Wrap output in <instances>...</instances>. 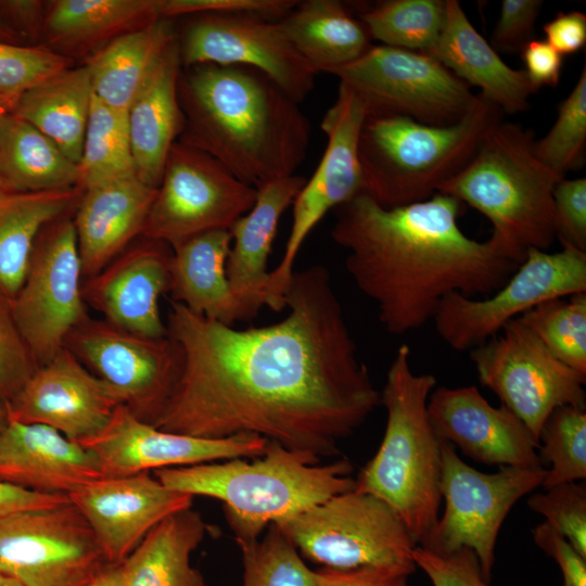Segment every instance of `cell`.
<instances>
[{
  "mask_svg": "<svg viewBox=\"0 0 586 586\" xmlns=\"http://www.w3.org/2000/svg\"><path fill=\"white\" fill-rule=\"evenodd\" d=\"M534 143L532 130L501 119L437 191L484 215L493 227L488 240L517 264L556 240L553 190L561 179L538 160Z\"/></svg>",
  "mask_w": 586,
  "mask_h": 586,
  "instance_id": "5b68a950",
  "label": "cell"
},
{
  "mask_svg": "<svg viewBox=\"0 0 586 586\" xmlns=\"http://www.w3.org/2000/svg\"><path fill=\"white\" fill-rule=\"evenodd\" d=\"M463 209L459 200L438 192L393 208L360 193L335 208L332 239L388 333L420 329L450 293H494L519 266L489 240L464 234L458 225Z\"/></svg>",
  "mask_w": 586,
  "mask_h": 586,
  "instance_id": "7a4b0ae2",
  "label": "cell"
},
{
  "mask_svg": "<svg viewBox=\"0 0 586 586\" xmlns=\"http://www.w3.org/2000/svg\"><path fill=\"white\" fill-rule=\"evenodd\" d=\"M410 356V347L403 344L390 364L380 393L386 411L384 435L375 455L355 479V489L392 507L420 545L440 517L442 441L428 413L436 378L416 373Z\"/></svg>",
  "mask_w": 586,
  "mask_h": 586,
  "instance_id": "8992f818",
  "label": "cell"
},
{
  "mask_svg": "<svg viewBox=\"0 0 586 586\" xmlns=\"http://www.w3.org/2000/svg\"><path fill=\"white\" fill-rule=\"evenodd\" d=\"M230 247L229 230L207 231L171 246L173 302L227 326L254 319L259 311L235 294L227 277Z\"/></svg>",
  "mask_w": 586,
  "mask_h": 586,
  "instance_id": "484cf974",
  "label": "cell"
},
{
  "mask_svg": "<svg viewBox=\"0 0 586 586\" xmlns=\"http://www.w3.org/2000/svg\"><path fill=\"white\" fill-rule=\"evenodd\" d=\"M525 76L534 92L542 87H557L561 77L563 56L546 40L533 39L521 51Z\"/></svg>",
  "mask_w": 586,
  "mask_h": 586,
  "instance_id": "db71d44e",
  "label": "cell"
},
{
  "mask_svg": "<svg viewBox=\"0 0 586 586\" xmlns=\"http://www.w3.org/2000/svg\"><path fill=\"white\" fill-rule=\"evenodd\" d=\"M65 347L150 424L168 402L182 365L181 349L169 335L146 337L90 317L68 334Z\"/></svg>",
  "mask_w": 586,
  "mask_h": 586,
  "instance_id": "e0dca14e",
  "label": "cell"
},
{
  "mask_svg": "<svg viewBox=\"0 0 586 586\" xmlns=\"http://www.w3.org/2000/svg\"><path fill=\"white\" fill-rule=\"evenodd\" d=\"M73 216L40 232L26 278L11 301L21 334L38 367L50 361L68 334L89 318Z\"/></svg>",
  "mask_w": 586,
  "mask_h": 586,
  "instance_id": "9a60e30c",
  "label": "cell"
},
{
  "mask_svg": "<svg viewBox=\"0 0 586 586\" xmlns=\"http://www.w3.org/2000/svg\"><path fill=\"white\" fill-rule=\"evenodd\" d=\"M144 240L84 280L82 296L86 305L109 323L130 333L162 339L168 332L158 301L169 292L171 247Z\"/></svg>",
  "mask_w": 586,
  "mask_h": 586,
  "instance_id": "603a6c76",
  "label": "cell"
},
{
  "mask_svg": "<svg viewBox=\"0 0 586 586\" xmlns=\"http://www.w3.org/2000/svg\"><path fill=\"white\" fill-rule=\"evenodd\" d=\"M445 22L429 54L453 74L496 105L502 114H517L530 107L534 93L524 71L506 64L475 29L457 0H445Z\"/></svg>",
  "mask_w": 586,
  "mask_h": 586,
  "instance_id": "4316f807",
  "label": "cell"
},
{
  "mask_svg": "<svg viewBox=\"0 0 586 586\" xmlns=\"http://www.w3.org/2000/svg\"><path fill=\"white\" fill-rule=\"evenodd\" d=\"M157 20L156 0L49 1L41 47L74 61Z\"/></svg>",
  "mask_w": 586,
  "mask_h": 586,
  "instance_id": "f546056e",
  "label": "cell"
},
{
  "mask_svg": "<svg viewBox=\"0 0 586 586\" xmlns=\"http://www.w3.org/2000/svg\"><path fill=\"white\" fill-rule=\"evenodd\" d=\"M428 413L437 437L487 466H542L538 441L506 406L495 407L474 385L435 387Z\"/></svg>",
  "mask_w": 586,
  "mask_h": 586,
  "instance_id": "7402d4cb",
  "label": "cell"
},
{
  "mask_svg": "<svg viewBox=\"0 0 586 586\" xmlns=\"http://www.w3.org/2000/svg\"><path fill=\"white\" fill-rule=\"evenodd\" d=\"M207 531L192 508L167 517L123 562V586H206L190 558Z\"/></svg>",
  "mask_w": 586,
  "mask_h": 586,
  "instance_id": "836d02e7",
  "label": "cell"
},
{
  "mask_svg": "<svg viewBox=\"0 0 586 586\" xmlns=\"http://www.w3.org/2000/svg\"><path fill=\"white\" fill-rule=\"evenodd\" d=\"M469 352L480 383L495 393L537 441L556 408H586V378L556 358L519 319Z\"/></svg>",
  "mask_w": 586,
  "mask_h": 586,
  "instance_id": "5bb4252c",
  "label": "cell"
},
{
  "mask_svg": "<svg viewBox=\"0 0 586 586\" xmlns=\"http://www.w3.org/2000/svg\"><path fill=\"white\" fill-rule=\"evenodd\" d=\"M256 194L207 153L176 141L141 237L171 247L207 231L229 230L253 207Z\"/></svg>",
  "mask_w": 586,
  "mask_h": 586,
  "instance_id": "7c38bea8",
  "label": "cell"
},
{
  "mask_svg": "<svg viewBox=\"0 0 586 586\" xmlns=\"http://www.w3.org/2000/svg\"><path fill=\"white\" fill-rule=\"evenodd\" d=\"M413 561L433 586H488L475 553L461 548L449 553H435L420 546L413 550Z\"/></svg>",
  "mask_w": 586,
  "mask_h": 586,
  "instance_id": "7dc6e473",
  "label": "cell"
},
{
  "mask_svg": "<svg viewBox=\"0 0 586 586\" xmlns=\"http://www.w3.org/2000/svg\"><path fill=\"white\" fill-rule=\"evenodd\" d=\"M156 191L137 176L84 190L73 215L84 280L142 235Z\"/></svg>",
  "mask_w": 586,
  "mask_h": 586,
  "instance_id": "d4e9b609",
  "label": "cell"
},
{
  "mask_svg": "<svg viewBox=\"0 0 586 586\" xmlns=\"http://www.w3.org/2000/svg\"><path fill=\"white\" fill-rule=\"evenodd\" d=\"M586 144V67L569 95L559 104L550 130L535 140L538 160L560 179L584 163Z\"/></svg>",
  "mask_w": 586,
  "mask_h": 586,
  "instance_id": "b9f144b4",
  "label": "cell"
},
{
  "mask_svg": "<svg viewBox=\"0 0 586 586\" xmlns=\"http://www.w3.org/2000/svg\"><path fill=\"white\" fill-rule=\"evenodd\" d=\"M556 239L586 252V178L561 179L553 190Z\"/></svg>",
  "mask_w": 586,
  "mask_h": 586,
  "instance_id": "bcb514c9",
  "label": "cell"
},
{
  "mask_svg": "<svg viewBox=\"0 0 586 586\" xmlns=\"http://www.w3.org/2000/svg\"><path fill=\"white\" fill-rule=\"evenodd\" d=\"M527 507L544 518L586 558V486L577 482L555 485L533 493Z\"/></svg>",
  "mask_w": 586,
  "mask_h": 586,
  "instance_id": "ee69618b",
  "label": "cell"
},
{
  "mask_svg": "<svg viewBox=\"0 0 586 586\" xmlns=\"http://www.w3.org/2000/svg\"><path fill=\"white\" fill-rule=\"evenodd\" d=\"M123 563L107 565L88 586H123Z\"/></svg>",
  "mask_w": 586,
  "mask_h": 586,
  "instance_id": "6f0895ef",
  "label": "cell"
},
{
  "mask_svg": "<svg viewBox=\"0 0 586 586\" xmlns=\"http://www.w3.org/2000/svg\"><path fill=\"white\" fill-rule=\"evenodd\" d=\"M306 180L292 175L259 187L253 207L229 229L231 247L227 277L235 294L257 311L267 306L268 258L280 217L293 204Z\"/></svg>",
  "mask_w": 586,
  "mask_h": 586,
  "instance_id": "83f0119b",
  "label": "cell"
},
{
  "mask_svg": "<svg viewBox=\"0 0 586 586\" xmlns=\"http://www.w3.org/2000/svg\"><path fill=\"white\" fill-rule=\"evenodd\" d=\"M540 0H502L498 21L491 36L494 50L505 53L521 52L535 39V23L540 14Z\"/></svg>",
  "mask_w": 586,
  "mask_h": 586,
  "instance_id": "681fc988",
  "label": "cell"
},
{
  "mask_svg": "<svg viewBox=\"0 0 586 586\" xmlns=\"http://www.w3.org/2000/svg\"><path fill=\"white\" fill-rule=\"evenodd\" d=\"M502 115L481 93L460 120L446 126L367 114L358 141L364 193L385 208L431 198L469 162Z\"/></svg>",
  "mask_w": 586,
  "mask_h": 586,
  "instance_id": "52a82bcc",
  "label": "cell"
},
{
  "mask_svg": "<svg viewBox=\"0 0 586 586\" xmlns=\"http://www.w3.org/2000/svg\"><path fill=\"white\" fill-rule=\"evenodd\" d=\"M316 586H409V574L383 568L315 570Z\"/></svg>",
  "mask_w": 586,
  "mask_h": 586,
  "instance_id": "f5cc1de1",
  "label": "cell"
},
{
  "mask_svg": "<svg viewBox=\"0 0 586 586\" xmlns=\"http://www.w3.org/2000/svg\"><path fill=\"white\" fill-rule=\"evenodd\" d=\"M235 542L242 558V586H316L315 571L275 524L263 538Z\"/></svg>",
  "mask_w": 586,
  "mask_h": 586,
  "instance_id": "60d3db41",
  "label": "cell"
},
{
  "mask_svg": "<svg viewBox=\"0 0 586 586\" xmlns=\"http://www.w3.org/2000/svg\"><path fill=\"white\" fill-rule=\"evenodd\" d=\"M37 368L16 324L11 301L0 294V400H12Z\"/></svg>",
  "mask_w": 586,
  "mask_h": 586,
  "instance_id": "f6af8a7d",
  "label": "cell"
},
{
  "mask_svg": "<svg viewBox=\"0 0 586 586\" xmlns=\"http://www.w3.org/2000/svg\"><path fill=\"white\" fill-rule=\"evenodd\" d=\"M93 91L88 67H69L27 90L12 113L48 137L78 164Z\"/></svg>",
  "mask_w": 586,
  "mask_h": 586,
  "instance_id": "e575fe53",
  "label": "cell"
},
{
  "mask_svg": "<svg viewBox=\"0 0 586 586\" xmlns=\"http://www.w3.org/2000/svg\"><path fill=\"white\" fill-rule=\"evenodd\" d=\"M79 182L78 164L48 137L12 112L0 117V191L64 190Z\"/></svg>",
  "mask_w": 586,
  "mask_h": 586,
  "instance_id": "d590c367",
  "label": "cell"
},
{
  "mask_svg": "<svg viewBox=\"0 0 586 586\" xmlns=\"http://www.w3.org/2000/svg\"><path fill=\"white\" fill-rule=\"evenodd\" d=\"M581 292H586V252L533 249L494 293L484 298L450 293L442 300L432 321L450 348L471 351L535 306Z\"/></svg>",
  "mask_w": 586,
  "mask_h": 586,
  "instance_id": "8fae6325",
  "label": "cell"
},
{
  "mask_svg": "<svg viewBox=\"0 0 586 586\" xmlns=\"http://www.w3.org/2000/svg\"><path fill=\"white\" fill-rule=\"evenodd\" d=\"M518 319L556 358L586 378V292L548 300Z\"/></svg>",
  "mask_w": 586,
  "mask_h": 586,
  "instance_id": "f35d334b",
  "label": "cell"
},
{
  "mask_svg": "<svg viewBox=\"0 0 586 586\" xmlns=\"http://www.w3.org/2000/svg\"><path fill=\"white\" fill-rule=\"evenodd\" d=\"M545 40L562 56L586 44V15L579 11L559 12L543 26Z\"/></svg>",
  "mask_w": 586,
  "mask_h": 586,
  "instance_id": "11a10c76",
  "label": "cell"
},
{
  "mask_svg": "<svg viewBox=\"0 0 586 586\" xmlns=\"http://www.w3.org/2000/svg\"><path fill=\"white\" fill-rule=\"evenodd\" d=\"M532 535L536 546L559 565L563 586H586V558L559 532L542 522L533 528Z\"/></svg>",
  "mask_w": 586,
  "mask_h": 586,
  "instance_id": "f907efd6",
  "label": "cell"
},
{
  "mask_svg": "<svg viewBox=\"0 0 586 586\" xmlns=\"http://www.w3.org/2000/svg\"><path fill=\"white\" fill-rule=\"evenodd\" d=\"M181 67L240 65L259 71L297 103L314 89L317 72L277 21L249 13L192 15L177 35Z\"/></svg>",
  "mask_w": 586,
  "mask_h": 586,
  "instance_id": "ac0fdd59",
  "label": "cell"
},
{
  "mask_svg": "<svg viewBox=\"0 0 586 586\" xmlns=\"http://www.w3.org/2000/svg\"><path fill=\"white\" fill-rule=\"evenodd\" d=\"M0 42L26 46L0 18Z\"/></svg>",
  "mask_w": 586,
  "mask_h": 586,
  "instance_id": "680465c9",
  "label": "cell"
},
{
  "mask_svg": "<svg viewBox=\"0 0 586 586\" xmlns=\"http://www.w3.org/2000/svg\"><path fill=\"white\" fill-rule=\"evenodd\" d=\"M366 116L361 99L340 82L336 99L321 122L327 136L326 150L314 175L292 204V226L284 252L269 272L267 306L272 310L285 308V292L294 264L308 234L330 209L364 193L358 141Z\"/></svg>",
  "mask_w": 586,
  "mask_h": 586,
  "instance_id": "2e32d148",
  "label": "cell"
},
{
  "mask_svg": "<svg viewBox=\"0 0 586 586\" xmlns=\"http://www.w3.org/2000/svg\"><path fill=\"white\" fill-rule=\"evenodd\" d=\"M91 526L110 564H120L167 517L192 507L150 472L102 476L67 495Z\"/></svg>",
  "mask_w": 586,
  "mask_h": 586,
  "instance_id": "44dd1931",
  "label": "cell"
},
{
  "mask_svg": "<svg viewBox=\"0 0 586 586\" xmlns=\"http://www.w3.org/2000/svg\"><path fill=\"white\" fill-rule=\"evenodd\" d=\"M180 72L176 40L127 112L136 175L156 189L169 151L183 128L178 98Z\"/></svg>",
  "mask_w": 586,
  "mask_h": 586,
  "instance_id": "f1b7e54d",
  "label": "cell"
},
{
  "mask_svg": "<svg viewBox=\"0 0 586 586\" xmlns=\"http://www.w3.org/2000/svg\"><path fill=\"white\" fill-rule=\"evenodd\" d=\"M222 462L165 468L153 475L166 487L222 502L235 540H255L269 525L353 491L347 458L319 464L320 458L268 442L263 455Z\"/></svg>",
  "mask_w": 586,
  "mask_h": 586,
  "instance_id": "277c9868",
  "label": "cell"
},
{
  "mask_svg": "<svg viewBox=\"0 0 586 586\" xmlns=\"http://www.w3.org/2000/svg\"><path fill=\"white\" fill-rule=\"evenodd\" d=\"M79 187L9 193L0 191V294L12 301L26 278L37 239L49 224L74 213Z\"/></svg>",
  "mask_w": 586,
  "mask_h": 586,
  "instance_id": "1f68e13d",
  "label": "cell"
},
{
  "mask_svg": "<svg viewBox=\"0 0 586 586\" xmlns=\"http://www.w3.org/2000/svg\"><path fill=\"white\" fill-rule=\"evenodd\" d=\"M110 565L69 501L0 519V573L23 586H88Z\"/></svg>",
  "mask_w": 586,
  "mask_h": 586,
  "instance_id": "4fadbf2b",
  "label": "cell"
},
{
  "mask_svg": "<svg viewBox=\"0 0 586 586\" xmlns=\"http://www.w3.org/2000/svg\"><path fill=\"white\" fill-rule=\"evenodd\" d=\"M288 315L237 329L173 302L168 335L179 345V378L153 426L204 438L254 434L318 458L378 405L331 276L322 265L293 271Z\"/></svg>",
  "mask_w": 586,
  "mask_h": 586,
  "instance_id": "6da1fadb",
  "label": "cell"
},
{
  "mask_svg": "<svg viewBox=\"0 0 586 586\" xmlns=\"http://www.w3.org/2000/svg\"><path fill=\"white\" fill-rule=\"evenodd\" d=\"M102 476L91 450L51 426L9 420L0 432V480L4 482L67 496Z\"/></svg>",
  "mask_w": 586,
  "mask_h": 586,
  "instance_id": "cb8c5ba5",
  "label": "cell"
},
{
  "mask_svg": "<svg viewBox=\"0 0 586 586\" xmlns=\"http://www.w3.org/2000/svg\"><path fill=\"white\" fill-rule=\"evenodd\" d=\"M277 22L317 74L357 60L372 46L360 20L337 0L297 1Z\"/></svg>",
  "mask_w": 586,
  "mask_h": 586,
  "instance_id": "d6a6232c",
  "label": "cell"
},
{
  "mask_svg": "<svg viewBox=\"0 0 586 586\" xmlns=\"http://www.w3.org/2000/svg\"><path fill=\"white\" fill-rule=\"evenodd\" d=\"M178 98L179 142L207 153L251 187L295 175L306 157L311 127L300 103L255 68L186 67Z\"/></svg>",
  "mask_w": 586,
  "mask_h": 586,
  "instance_id": "3957f363",
  "label": "cell"
},
{
  "mask_svg": "<svg viewBox=\"0 0 586 586\" xmlns=\"http://www.w3.org/2000/svg\"><path fill=\"white\" fill-rule=\"evenodd\" d=\"M119 405L116 391L64 347L37 368L7 409L11 421L44 424L82 443L107 425Z\"/></svg>",
  "mask_w": 586,
  "mask_h": 586,
  "instance_id": "ffe728a7",
  "label": "cell"
},
{
  "mask_svg": "<svg viewBox=\"0 0 586 586\" xmlns=\"http://www.w3.org/2000/svg\"><path fill=\"white\" fill-rule=\"evenodd\" d=\"M328 74L361 99L367 114L404 116L428 125L457 123L477 97L433 55L383 44L371 46Z\"/></svg>",
  "mask_w": 586,
  "mask_h": 586,
  "instance_id": "30bf717a",
  "label": "cell"
},
{
  "mask_svg": "<svg viewBox=\"0 0 586 586\" xmlns=\"http://www.w3.org/2000/svg\"><path fill=\"white\" fill-rule=\"evenodd\" d=\"M441 453L444 511L417 546L435 553L471 549L489 583L502 523L518 500L542 486L547 469L502 466L484 473L466 463L448 443L442 442Z\"/></svg>",
  "mask_w": 586,
  "mask_h": 586,
  "instance_id": "9c48e42d",
  "label": "cell"
},
{
  "mask_svg": "<svg viewBox=\"0 0 586 586\" xmlns=\"http://www.w3.org/2000/svg\"><path fill=\"white\" fill-rule=\"evenodd\" d=\"M296 3L295 0H156L161 20L202 13L237 12L278 21Z\"/></svg>",
  "mask_w": 586,
  "mask_h": 586,
  "instance_id": "c3c4849f",
  "label": "cell"
},
{
  "mask_svg": "<svg viewBox=\"0 0 586 586\" xmlns=\"http://www.w3.org/2000/svg\"><path fill=\"white\" fill-rule=\"evenodd\" d=\"M538 443L540 461L550 466L544 489L586 479V408H556L544 422Z\"/></svg>",
  "mask_w": 586,
  "mask_h": 586,
  "instance_id": "ab89813d",
  "label": "cell"
},
{
  "mask_svg": "<svg viewBox=\"0 0 586 586\" xmlns=\"http://www.w3.org/2000/svg\"><path fill=\"white\" fill-rule=\"evenodd\" d=\"M78 166L82 190L137 176L127 112L115 110L93 95Z\"/></svg>",
  "mask_w": 586,
  "mask_h": 586,
  "instance_id": "8d00e7d4",
  "label": "cell"
},
{
  "mask_svg": "<svg viewBox=\"0 0 586 586\" xmlns=\"http://www.w3.org/2000/svg\"><path fill=\"white\" fill-rule=\"evenodd\" d=\"M7 112H10V110L0 103V117Z\"/></svg>",
  "mask_w": 586,
  "mask_h": 586,
  "instance_id": "6125c7cd",
  "label": "cell"
},
{
  "mask_svg": "<svg viewBox=\"0 0 586 586\" xmlns=\"http://www.w3.org/2000/svg\"><path fill=\"white\" fill-rule=\"evenodd\" d=\"M0 586H23L13 577H10L5 574L0 573Z\"/></svg>",
  "mask_w": 586,
  "mask_h": 586,
  "instance_id": "94428289",
  "label": "cell"
},
{
  "mask_svg": "<svg viewBox=\"0 0 586 586\" xmlns=\"http://www.w3.org/2000/svg\"><path fill=\"white\" fill-rule=\"evenodd\" d=\"M302 558L323 568H383L411 575L412 540L400 517L377 496L353 491L275 524Z\"/></svg>",
  "mask_w": 586,
  "mask_h": 586,
  "instance_id": "ba28073f",
  "label": "cell"
},
{
  "mask_svg": "<svg viewBox=\"0 0 586 586\" xmlns=\"http://www.w3.org/2000/svg\"><path fill=\"white\" fill-rule=\"evenodd\" d=\"M9 422L7 404L0 400V432L7 426Z\"/></svg>",
  "mask_w": 586,
  "mask_h": 586,
  "instance_id": "91938a15",
  "label": "cell"
},
{
  "mask_svg": "<svg viewBox=\"0 0 586 586\" xmlns=\"http://www.w3.org/2000/svg\"><path fill=\"white\" fill-rule=\"evenodd\" d=\"M74 61L41 46L0 42V103L13 111L21 97Z\"/></svg>",
  "mask_w": 586,
  "mask_h": 586,
  "instance_id": "7bdbcfd3",
  "label": "cell"
},
{
  "mask_svg": "<svg viewBox=\"0 0 586 586\" xmlns=\"http://www.w3.org/2000/svg\"><path fill=\"white\" fill-rule=\"evenodd\" d=\"M176 40L171 20H157L95 51L85 63L93 95L115 110L128 112Z\"/></svg>",
  "mask_w": 586,
  "mask_h": 586,
  "instance_id": "4dcf8cb0",
  "label": "cell"
},
{
  "mask_svg": "<svg viewBox=\"0 0 586 586\" xmlns=\"http://www.w3.org/2000/svg\"><path fill=\"white\" fill-rule=\"evenodd\" d=\"M68 500L63 494L29 491L0 480V519L16 512L53 507Z\"/></svg>",
  "mask_w": 586,
  "mask_h": 586,
  "instance_id": "9f6ffc18",
  "label": "cell"
},
{
  "mask_svg": "<svg viewBox=\"0 0 586 586\" xmlns=\"http://www.w3.org/2000/svg\"><path fill=\"white\" fill-rule=\"evenodd\" d=\"M445 0H385L360 11L370 39L393 48L430 52L445 22Z\"/></svg>",
  "mask_w": 586,
  "mask_h": 586,
  "instance_id": "74e56055",
  "label": "cell"
},
{
  "mask_svg": "<svg viewBox=\"0 0 586 586\" xmlns=\"http://www.w3.org/2000/svg\"><path fill=\"white\" fill-rule=\"evenodd\" d=\"M46 14V1L0 0V18L23 43L41 46Z\"/></svg>",
  "mask_w": 586,
  "mask_h": 586,
  "instance_id": "816d5d0a",
  "label": "cell"
},
{
  "mask_svg": "<svg viewBox=\"0 0 586 586\" xmlns=\"http://www.w3.org/2000/svg\"><path fill=\"white\" fill-rule=\"evenodd\" d=\"M268 441L254 434L204 438L167 432L119 405L107 425L81 444L98 458L105 476L129 475L264 454Z\"/></svg>",
  "mask_w": 586,
  "mask_h": 586,
  "instance_id": "d6986e66",
  "label": "cell"
}]
</instances>
